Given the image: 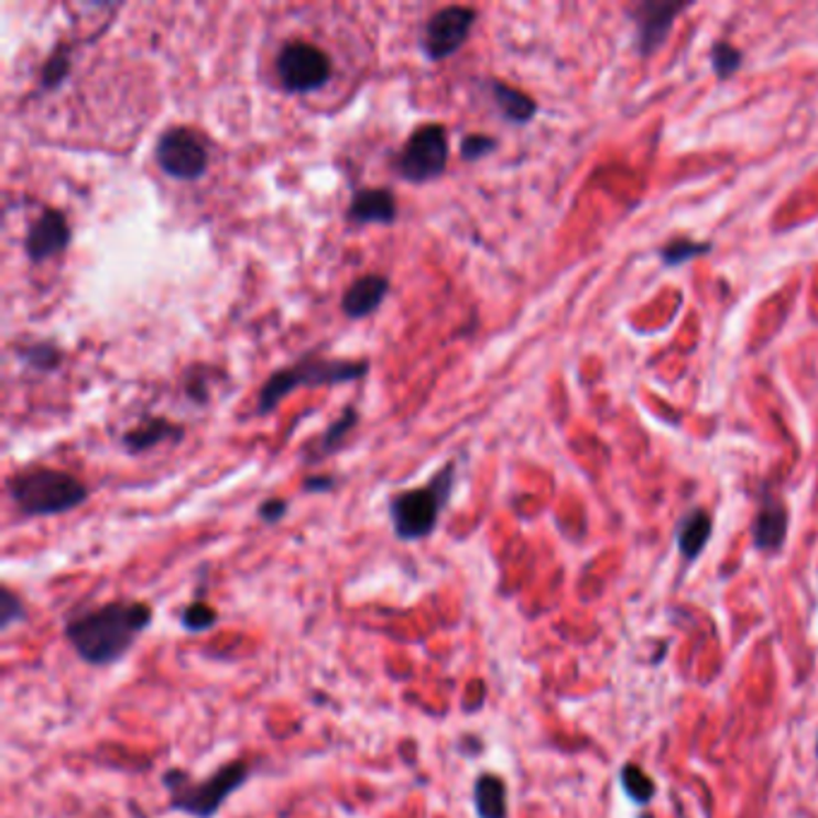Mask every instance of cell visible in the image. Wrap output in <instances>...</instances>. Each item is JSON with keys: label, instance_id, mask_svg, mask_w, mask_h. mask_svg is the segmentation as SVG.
I'll use <instances>...</instances> for the list:
<instances>
[{"label": "cell", "instance_id": "obj_24", "mask_svg": "<svg viewBox=\"0 0 818 818\" xmlns=\"http://www.w3.org/2000/svg\"><path fill=\"white\" fill-rule=\"evenodd\" d=\"M710 65L720 79H728L742 68V51L728 42H718L710 48Z\"/></svg>", "mask_w": 818, "mask_h": 818}, {"label": "cell", "instance_id": "obj_6", "mask_svg": "<svg viewBox=\"0 0 818 818\" xmlns=\"http://www.w3.org/2000/svg\"><path fill=\"white\" fill-rule=\"evenodd\" d=\"M449 132L439 123H425L411 132L406 144L392 159L399 178L408 183H430L447 171Z\"/></svg>", "mask_w": 818, "mask_h": 818}, {"label": "cell", "instance_id": "obj_31", "mask_svg": "<svg viewBox=\"0 0 818 818\" xmlns=\"http://www.w3.org/2000/svg\"><path fill=\"white\" fill-rule=\"evenodd\" d=\"M816 756H818V746H816Z\"/></svg>", "mask_w": 818, "mask_h": 818}, {"label": "cell", "instance_id": "obj_26", "mask_svg": "<svg viewBox=\"0 0 818 818\" xmlns=\"http://www.w3.org/2000/svg\"><path fill=\"white\" fill-rule=\"evenodd\" d=\"M26 620V608L22 598L12 591L10 586H0V629L8 632L10 626H15Z\"/></svg>", "mask_w": 818, "mask_h": 818}, {"label": "cell", "instance_id": "obj_27", "mask_svg": "<svg viewBox=\"0 0 818 818\" xmlns=\"http://www.w3.org/2000/svg\"><path fill=\"white\" fill-rule=\"evenodd\" d=\"M498 150V140L490 135H482V132H471L461 140V159L463 161H478L482 156L492 154Z\"/></svg>", "mask_w": 818, "mask_h": 818}, {"label": "cell", "instance_id": "obj_30", "mask_svg": "<svg viewBox=\"0 0 818 818\" xmlns=\"http://www.w3.org/2000/svg\"><path fill=\"white\" fill-rule=\"evenodd\" d=\"M641 818H653V816H648V814H643V816H641Z\"/></svg>", "mask_w": 818, "mask_h": 818}, {"label": "cell", "instance_id": "obj_28", "mask_svg": "<svg viewBox=\"0 0 818 818\" xmlns=\"http://www.w3.org/2000/svg\"><path fill=\"white\" fill-rule=\"evenodd\" d=\"M288 514V502L281 500V498H270L264 500L258 509V516L264 521V523H279L281 519H284Z\"/></svg>", "mask_w": 818, "mask_h": 818}, {"label": "cell", "instance_id": "obj_7", "mask_svg": "<svg viewBox=\"0 0 818 818\" xmlns=\"http://www.w3.org/2000/svg\"><path fill=\"white\" fill-rule=\"evenodd\" d=\"M334 73L331 58L310 42H288L276 56V77L291 94H313L325 87Z\"/></svg>", "mask_w": 818, "mask_h": 818}, {"label": "cell", "instance_id": "obj_4", "mask_svg": "<svg viewBox=\"0 0 818 818\" xmlns=\"http://www.w3.org/2000/svg\"><path fill=\"white\" fill-rule=\"evenodd\" d=\"M456 480V463H447L433 476V480L423 488H413L394 494L389 500V519L399 541L415 543L430 538L445 506L451 500Z\"/></svg>", "mask_w": 818, "mask_h": 818}, {"label": "cell", "instance_id": "obj_17", "mask_svg": "<svg viewBox=\"0 0 818 818\" xmlns=\"http://www.w3.org/2000/svg\"><path fill=\"white\" fill-rule=\"evenodd\" d=\"M473 807L478 818H506V783L494 773H480L473 783Z\"/></svg>", "mask_w": 818, "mask_h": 818}, {"label": "cell", "instance_id": "obj_15", "mask_svg": "<svg viewBox=\"0 0 818 818\" xmlns=\"http://www.w3.org/2000/svg\"><path fill=\"white\" fill-rule=\"evenodd\" d=\"M183 435H185V430L178 423H171L166 418H150V421H144L142 425L132 427V430H128L123 437H120V445H123V449L128 454H142L146 449L161 445V441H166V439L178 441V439H183Z\"/></svg>", "mask_w": 818, "mask_h": 818}, {"label": "cell", "instance_id": "obj_1", "mask_svg": "<svg viewBox=\"0 0 818 818\" xmlns=\"http://www.w3.org/2000/svg\"><path fill=\"white\" fill-rule=\"evenodd\" d=\"M154 610L144 600H111L99 608L79 610L65 620V639L87 665L109 667L135 648L152 626Z\"/></svg>", "mask_w": 818, "mask_h": 818}, {"label": "cell", "instance_id": "obj_20", "mask_svg": "<svg viewBox=\"0 0 818 818\" xmlns=\"http://www.w3.org/2000/svg\"><path fill=\"white\" fill-rule=\"evenodd\" d=\"M217 622H219L217 608L207 606L203 600H193L190 606H185L181 612V626L190 634L209 632L211 626H217Z\"/></svg>", "mask_w": 818, "mask_h": 818}, {"label": "cell", "instance_id": "obj_14", "mask_svg": "<svg viewBox=\"0 0 818 818\" xmlns=\"http://www.w3.org/2000/svg\"><path fill=\"white\" fill-rule=\"evenodd\" d=\"M787 509L781 500L766 498L761 502L759 514L754 519V526H751V533H754V545L763 553H773V549H781L785 538H787Z\"/></svg>", "mask_w": 818, "mask_h": 818}, {"label": "cell", "instance_id": "obj_11", "mask_svg": "<svg viewBox=\"0 0 818 818\" xmlns=\"http://www.w3.org/2000/svg\"><path fill=\"white\" fill-rule=\"evenodd\" d=\"M73 231L61 209H44L24 236V254L32 262H46L70 246Z\"/></svg>", "mask_w": 818, "mask_h": 818}, {"label": "cell", "instance_id": "obj_3", "mask_svg": "<svg viewBox=\"0 0 818 818\" xmlns=\"http://www.w3.org/2000/svg\"><path fill=\"white\" fill-rule=\"evenodd\" d=\"M8 494L24 516H58L83 506L89 490L83 480L58 468L30 466L8 478Z\"/></svg>", "mask_w": 818, "mask_h": 818}, {"label": "cell", "instance_id": "obj_12", "mask_svg": "<svg viewBox=\"0 0 818 818\" xmlns=\"http://www.w3.org/2000/svg\"><path fill=\"white\" fill-rule=\"evenodd\" d=\"M399 217V205L392 190L386 187H360L353 193L351 205L346 209V219L353 226H392Z\"/></svg>", "mask_w": 818, "mask_h": 818}, {"label": "cell", "instance_id": "obj_10", "mask_svg": "<svg viewBox=\"0 0 818 818\" xmlns=\"http://www.w3.org/2000/svg\"><path fill=\"white\" fill-rule=\"evenodd\" d=\"M684 3H667V0H641L632 8L636 24V46L643 58L653 56L675 26L679 12L687 10Z\"/></svg>", "mask_w": 818, "mask_h": 818}, {"label": "cell", "instance_id": "obj_2", "mask_svg": "<svg viewBox=\"0 0 818 818\" xmlns=\"http://www.w3.org/2000/svg\"><path fill=\"white\" fill-rule=\"evenodd\" d=\"M252 775L248 761L223 763L205 781H193L190 773L183 768H168L161 773V785L166 787L168 804L173 811L187 814L190 818H214L228 797L246 787Z\"/></svg>", "mask_w": 818, "mask_h": 818}, {"label": "cell", "instance_id": "obj_8", "mask_svg": "<svg viewBox=\"0 0 818 818\" xmlns=\"http://www.w3.org/2000/svg\"><path fill=\"white\" fill-rule=\"evenodd\" d=\"M154 156L159 168L176 181L203 178L209 166L205 138L185 126H176L161 132Z\"/></svg>", "mask_w": 818, "mask_h": 818}, {"label": "cell", "instance_id": "obj_23", "mask_svg": "<svg viewBox=\"0 0 818 818\" xmlns=\"http://www.w3.org/2000/svg\"><path fill=\"white\" fill-rule=\"evenodd\" d=\"M622 787L636 804H646L655 795V783L639 766H632V763L622 768Z\"/></svg>", "mask_w": 818, "mask_h": 818}, {"label": "cell", "instance_id": "obj_13", "mask_svg": "<svg viewBox=\"0 0 818 818\" xmlns=\"http://www.w3.org/2000/svg\"><path fill=\"white\" fill-rule=\"evenodd\" d=\"M389 293V279L382 274H366L356 279L351 286L343 291L341 310L348 319H363L380 310Z\"/></svg>", "mask_w": 818, "mask_h": 818}, {"label": "cell", "instance_id": "obj_18", "mask_svg": "<svg viewBox=\"0 0 818 818\" xmlns=\"http://www.w3.org/2000/svg\"><path fill=\"white\" fill-rule=\"evenodd\" d=\"M710 533H713V521H710L704 509H694V512L684 516L679 523L677 531L679 553L689 561H694L704 553V547L710 541Z\"/></svg>", "mask_w": 818, "mask_h": 818}, {"label": "cell", "instance_id": "obj_25", "mask_svg": "<svg viewBox=\"0 0 818 818\" xmlns=\"http://www.w3.org/2000/svg\"><path fill=\"white\" fill-rule=\"evenodd\" d=\"M18 353L22 356L26 366L34 368V370H42V372L58 370L61 360H63V353L53 343H34L30 348H22V351H18Z\"/></svg>", "mask_w": 818, "mask_h": 818}, {"label": "cell", "instance_id": "obj_9", "mask_svg": "<svg viewBox=\"0 0 818 818\" xmlns=\"http://www.w3.org/2000/svg\"><path fill=\"white\" fill-rule=\"evenodd\" d=\"M476 20L478 12L466 6H449L437 10L435 15L427 20L421 36V48L425 53V58L439 63L454 56V53L466 44Z\"/></svg>", "mask_w": 818, "mask_h": 818}, {"label": "cell", "instance_id": "obj_5", "mask_svg": "<svg viewBox=\"0 0 818 818\" xmlns=\"http://www.w3.org/2000/svg\"><path fill=\"white\" fill-rule=\"evenodd\" d=\"M370 372L368 360H343V358H319L305 356L298 363L276 370L260 389L258 415L272 413L288 394L303 386H329L363 380Z\"/></svg>", "mask_w": 818, "mask_h": 818}, {"label": "cell", "instance_id": "obj_22", "mask_svg": "<svg viewBox=\"0 0 818 818\" xmlns=\"http://www.w3.org/2000/svg\"><path fill=\"white\" fill-rule=\"evenodd\" d=\"M710 252V243H699V240H689V238H677L673 243H667L661 250V258L667 266H679L684 262H689L694 258H701V254Z\"/></svg>", "mask_w": 818, "mask_h": 818}, {"label": "cell", "instance_id": "obj_29", "mask_svg": "<svg viewBox=\"0 0 818 818\" xmlns=\"http://www.w3.org/2000/svg\"><path fill=\"white\" fill-rule=\"evenodd\" d=\"M334 486H337V480H334L331 476H310L305 478V492H329Z\"/></svg>", "mask_w": 818, "mask_h": 818}, {"label": "cell", "instance_id": "obj_19", "mask_svg": "<svg viewBox=\"0 0 818 818\" xmlns=\"http://www.w3.org/2000/svg\"><path fill=\"white\" fill-rule=\"evenodd\" d=\"M358 421H360L358 408L348 406V408L339 415V418L334 421V423L327 427L325 435H321V437L315 441V445H313V451H310V463H317L319 459H325V456H329V454H334L337 449H341V445L346 441L348 433L353 430V427L358 425Z\"/></svg>", "mask_w": 818, "mask_h": 818}, {"label": "cell", "instance_id": "obj_16", "mask_svg": "<svg viewBox=\"0 0 818 818\" xmlns=\"http://www.w3.org/2000/svg\"><path fill=\"white\" fill-rule=\"evenodd\" d=\"M492 101L498 103V109L504 120L514 126H526L538 113V103H535L528 94H523L521 89L502 83V79H490L488 83Z\"/></svg>", "mask_w": 818, "mask_h": 818}, {"label": "cell", "instance_id": "obj_21", "mask_svg": "<svg viewBox=\"0 0 818 818\" xmlns=\"http://www.w3.org/2000/svg\"><path fill=\"white\" fill-rule=\"evenodd\" d=\"M70 70H73L70 51H68V46H58L56 51L51 53L48 61L44 63V68H42V89L44 91L58 89L65 83V77L70 75Z\"/></svg>", "mask_w": 818, "mask_h": 818}]
</instances>
